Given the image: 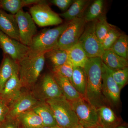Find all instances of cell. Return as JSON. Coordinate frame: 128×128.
<instances>
[{
    "mask_svg": "<svg viewBox=\"0 0 128 128\" xmlns=\"http://www.w3.org/2000/svg\"><path fill=\"white\" fill-rule=\"evenodd\" d=\"M74 66L68 60L64 64L52 69V72L57 73L68 78L71 82Z\"/></svg>",
    "mask_w": 128,
    "mask_h": 128,
    "instance_id": "32",
    "label": "cell"
},
{
    "mask_svg": "<svg viewBox=\"0 0 128 128\" xmlns=\"http://www.w3.org/2000/svg\"><path fill=\"white\" fill-rule=\"evenodd\" d=\"M0 47L3 51V54L8 56L18 63L28 55L29 51L28 47L8 36L1 31Z\"/></svg>",
    "mask_w": 128,
    "mask_h": 128,
    "instance_id": "11",
    "label": "cell"
},
{
    "mask_svg": "<svg viewBox=\"0 0 128 128\" xmlns=\"http://www.w3.org/2000/svg\"><path fill=\"white\" fill-rule=\"evenodd\" d=\"M95 21L86 23L78 42L82 46L88 58H101L105 51L95 33Z\"/></svg>",
    "mask_w": 128,
    "mask_h": 128,
    "instance_id": "7",
    "label": "cell"
},
{
    "mask_svg": "<svg viewBox=\"0 0 128 128\" xmlns=\"http://www.w3.org/2000/svg\"><path fill=\"white\" fill-rule=\"evenodd\" d=\"M0 31L8 36L20 41L18 25L15 15L8 14L0 8Z\"/></svg>",
    "mask_w": 128,
    "mask_h": 128,
    "instance_id": "15",
    "label": "cell"
},
{
    "mask_svg": "<svg viewBox=\"0 0 128 128\" xmlns=\"http://www.w3.org/2000/svg\"><path fill=\"white\" fill-rule=\"evenodd\" d=\"M89 1L86 0H74L68 9L60 14L59 16L67 22L83 17L84 12L89 6Z\"/></svg>",
    "mask_w": 128,
    "mask_h": 128,
    "instance_id": "20",
    "label": "cell"
},
{
    "mask_svg": "<svg viewBox=\"0 0 128 128\" xmlns=\"http://www.w3.org/2000/svg\"><path fill=\"white\" fill-rule=\"evenodd\" d=\"M31 91L38 101H46L63 96L52 73L44 74Z\"/></svg>",
    "mask_w": 128,
    "mask_h": 128,
    "instance_id": "5",
    "label": "cell"
},
{
    "mask_svg": "<svg viewBox=\"0 0 128 128\" xmlns=\"http://www.w3.org/2000/svg\"><path fill=\"white\" fill-rule=\"evenodd\" d=\"M29 12L35 24L39 26L58 25L63 23L59 15L53 11L46 1L42 0L33 5Z\"/></svg>",
    "mask_w": 128,
    "mask_h": 128,
    "instance_id": "6",
    "label": "cell"
},
{
    "mask_svg": "<svg viewBox=\"0 0 128 128\" xmlns=\"http://www.w3.org/2000/svg\"><path fill=\"white\" fill-rule=\"evenodd\" d=\"M122 33L116 28L112 25L102 43L104 50H110Z\"/></svg>",
    "mask_w": 128,
    "mask_h": 128,
    "instance_id": "31",
    "label": "cell"
},
{
    "mask_svg": "<svg viewBox=\"0 0 128 128\" xmlns=\"http://www.w3.org/2000/svg\"><path fill=\"white\" fill-rule=\"evenodd\" d=\"M71 82L76 90L84 97L86 86V76L84 68L74 66Z\"/></svg>",
    "mask_w": 128,
    "mask_h": 128,
    "instance_id": "25",
    "label": "cell"
},
{
    "mask_svg": "<svg viewBox=\"0 0 128 128\" xmlns=\"http://www.w3.org/2000/svg\"><path fill=\"white\" fill-rule=\"evenodd\" d=\"M18 68V63L15 62L8 56L3 54V59L0 65V93L6 82Z\"/></svg>",
    "mask_w": 128,
    "mask_h": 128,
    "instance_id": "19",
    "label": "cell"
},
{
    "mask_svg": "<svg viewBox=\"0 0 128 128\" xmlns=\"http://www.w3.org/2000/svg\"><path fill=\"white\" fill-rule=\"evenodd\" d=\"M116 128H127V126L126 125L121 124L118 126Z\"/></svg>",
    "mask_w": 128,
    "mask_h": 128,
    "instance_id": "36",
    "label": "cell"
},
{
    "mask_svg": "<svg viewBox=\"0 0 128 128\" xmlns=\"http://www.w3.org/2000/svg\"><path fill=\"white\" fill-rule=\"evenodd\" d=\"M69 22L52 28L43 29L34 37L28 55L36 56L55 49L60 36L68 25Z\"/></svg>",
    "mask_w": 128,
    "mask_h": 128,
    "instance_id": "3",
    "label": "cell"
},
{
    "mask_svg": "<svg viewBox=\"0 0 128 128\" xmlns=\"http://www.w3.org/2000/svg\"><path fill=\"white\" fill-rule=\"evenodd\" d=\"M44 54L27 55L18 62V74L24 89L32 91L38 80L45 64Z\"/></svg>",
    "mask_w": 128,
    "mask_h": 128,
    "instance_id": "2",
    "label": "cell"
},
{
    "mask_svg": "<svg viewBox=\"0 0 128 128\" xmlns=\"http://www.w3.org/2000/svg\"><path fill=\"white\" fill-rule=\"evenodd\" d=\"M74 1L73 0H52L50 2L57 6L62 11L65 12L68 9Z\"/></svg>",
    "mask_w": 128,
    "mask_h": 128,
    "instance_id": "34",
    "label": "cell"
},
{
    "mask_svg": "<svg viewBox=\"0 0 128 128\" xmlns=\"http://www.w3.org/2000/svg\"><path fill=\"white\" fill-rule=\"evenodd\" d=\"M86 23L83 17L69 22L67 27L60 36L56 48L66 50L77 44Z\"/></svg>",
    "mask_w": 128,
    "mask_h": 128,
    "instance_id": "9",
    "label": "cell"
},
{
    "mask_svg": "<svg viewBox=\"0 0 128 128\" xmlns=\"http://www.w3.org/2000/svg\"><path fill=\"white\" fill-rule=\"evenodd\" d=\"M102 128L98 124L96 126H93V127H91V128Z\"/></svg>",
    "mask_w": 128,
    "mask_h": 128,
    "instance_id": "38",
    "label": "cell"
},
{
    "mask_svg": "<svg viewBox=\"0 0 128 128\" xmlns=\"http://www.w3.org/2000/svg\"><path fill=\"white\" fill-rule=\"evenodd\" d=\"M73 128H84V127H82V126L80 124H78L77 125L73 127Z\"/></svg>",
    "mask_w": 128,
    "mask_h": 128,
    "instance_id": "37",
    "label": "cell"
},
{
    "mask_svg": "<svg viewBox=\"0 0 128 128\" xmlns=\"http://www.w3.org/2000/svg\"><path fill=\"white\" fill-rule=\"evenodd\" d=\"M102 61L100 57L89 58L84 67L86 77V94L84 96L96 109L106 105L102 93Z\"/></svg>",
    "mask_w": 128,
    "mask_h": 128,
    "instance_id": "1",
    "label": "cell"
},
{
    "mask_svg": "<svg viewBox=\"0 0 128 128\" xmlns=\"http://www.w3.org/2000/svg\"><path fill=\"white\" fill-rule=\"evenodd\" d=\"M117 55L128 60V37L122 33L110 48Z\"/></svg>",
    "mask_w": 128,
    "mask_h": 128,
    "instance_id": "28",
    "label": "cell"
},
{
    "mask_svg": "<svg viewBox=\"0 0 128 128\" xmlns=\"http://www.w3.org/2000/svg\"><path fill=\"white\" fill-rule=\"evenodd\" d=\"M68 60L74 66L84 68L88 59L84 50L79 43L66 50Z\"/></svg>",
    "mask_w": 128,
    "mask_h": 128,
    "instance_id": "23",
    "label": "cell"
},
{
    "mask_svg": "<svg viewBox=\"0 0 128 128\" xmlns=\"http://www.w3.org/2000/svg\"><path fill=\"white\" fill-rule=\"evenodd\" d=\"M112 26V25L108 22L106 16L104 14L95 21V33L101 44Z\"/></svg>",
    "mask_w": 128,
    "mask_h": 128,
    "instance_id": "29",
    "label": "cell"
},
{
    "mask_svg": "<svg viewBox=\"0 0 128 128\" xmlns=\"http://www.w3.org/2000/svg\"><path fill=\"white\" fill-rule=\"evenodd\" d=\"M9 110V106L0 98V122L4 120Z\"/></svg>",
    "mask_w": 128,
    "mask_h": 128,
    "instance_id": "35",
    "label": "cell"
},
{
    "mask_svg": "<svg viewBox=\"0 0 128 128\" xmlns=\"http://www.w3.org/2000/svg\"><path fill=\"white\" fill-rule=\"evenodd\" d=\"M41 0H0V8L16 15L22 8L41 2Z\"/></svg>",
    "mask_w": 128,
    "mask_h": 128,
    "instance_id": "24",
    "label": "cell"
},
{
    "mask_svg": "<svg viewBox=\"0 0 128 128\" xmlns=\"http://www.w3.org/2000/svg\"><path fill=\"white\" fill-rule=\"evenodd\" d=\"M41 128H60L59 127H45V126H44V127H42Z\"/></svg>",
    "mask_w": 128,
    "mask_h": 128,
    "instance_id": "39",
    "label": "cell"
},
{
    "mask_svg": "<svg viewBox=\"0 0 128 128\" xmlns=\"http://www.w3.org/2000/svg\"><path fill=\"white\" fill-rule=\"evenodd\" d=\"M32 109L41 118L44 126L58 127L57 126L52 111L46 101H38Z\"/></svg>",
    "mask_w": 128,
    "mask_h": 128,
    "instance_id": "17",
    "label": "cell"
},
{
    "mask_svg": "<svg viewBox=\"0 0 128 128\" xmlns=\"http://www.w3.org/2000/svg\"><path fill=\"white\" fill-rule=\"evenodd\" d=\"M104 1L102 0H96L92 3L86 12L84 19L86 23L93 22L103 15Z\"/></svg>",
    "mask_w": 128,
    "mask_h": 128,
    "instance_id": "27",
    "label": "cell"
},
{
    "mask_svg": "<svg viewBox=\"0 0 128 128\" xmlns=\"http://www.w3.org/2000/svg\"><path fill=\"white\" fill-rule=\"evenodd\" d=\"M70 102L78 118L79 124L82 127L88 128L98 124L96 108L84 97Z\"/></svg>",
    "mask_w": 128,
    "mask_h": 128,
    "instance_id": "8",
    "label": "cell"
},
{
    "mask_svg": "<svg viewBox=\"0 0 128 128\" xmlns=\"http://www.w3.org/2000/svg\"><path fill=\"white\" fill-rule=\"evenodd\" d=\"M101 58L102 63L112 70L128 67V60L117 55L110 50H105Z\"/></svg>",
    "mask_w": 128,
    "mask_h": 128,
    "instance_id": "21",
    "label": "cell"
},
{
    "mask_svg": "<svg viewBox=\"0 0 128 128\" xmlns=\"http://www.w3.org/2000/svg\"><path fill=\"white\" fill-rule=\"evenodd\" d=\"M102 93L105 100L112 105H118L121 90L114 81L110 70L102 62Z\"/></svg>",
    "mask_w": 128,
    "mask_h": 128,
    "instance_id": "12",
    "label": "cell"
},
{
    "mask_svg": "<svg viewBox=\"0 0 128 128\" xmlns=\"http://www.w3.org/2000/svg\"><path fill=\"white\" fill-rule=\"evenodd\" d=\"M16 118L21 128H41L44 127L41 118L32 109L24 112Z\"/></svg>",
    "mask_w": 128,
    "mask_h": 128,
    "instance_id": "22",
    "label": "cell"
},
{
    "mask_svg": "<svg viewBox=\"0 0 128 128\" xmlns=\"http://www.w3.org/2000/svg\"><path fill=\"white\" fill-rule=\"evenodd\" d=\"M97 110L98 124L102 128H116L121 124V118L107 105L101 106Z\"/></svg>",
    "mask_w": 128,
    "mask_h": 128,
    "instance_id": "16",
    "label": "cell"
},
{
    "mask_svg": "<svg viewBox=\"0 0 128 128\" xmlns=\"http://www.w3.org/2000/svg\"><path fill=\"white\" fill-rule=\"evenodd\" d=\"M45 59L50 61L53 69L64 64L68 60V53L66 50L55 48L46 52L44 54Z\"/></svg>",
    "mask_w": 128,
    "mask_h": 128,
    "instance_id": "26",
    "label": "cell"
},
{
    "mask_svg": "<svg viewBox=\"0 0 128 128\" xmlns=\"http://www.w3.org/2000/svg\"><path fill=\"white\" fill-rule=\"evenodd\" d=\"M15 16L18 25L20 42L29 47L34 37L37 34L36 24L30 14L22 9Z\"/></svg>",
    "mask_w": 128,
    "mask_h": 128,
    "instance_id": "10",
    "label": "cell"
},
{
    "mask_svg": "<svg viewBox=\"0 0 128 128\" xmlns=\"http://www.w3.org/2000/svg\"><path fill=\"white\" fill-rule=\"evenodd\" d=\"M52 74L60 88L63 96L68 100L72 102L83 97L73 87L68 78L57 73L52 72Z\"/></svg>",
    "mask_w": 128,
    "mask_h": 128,
    "instance_id": "18",
    "label": "cell"
},
{
    "mask_svg": "<svg viewBox=\"0 0 128 128\" xmlns=\"http://www.w3.org/2000/svg\"><path fill=\"white\" fill-rule=\"evenodd\" d=\"M38 101L31 91L22 88L19 96L9 105L6 118H16L24 112L32 109Z\"/></svg>",
    "mask_w": 128,
    "mask_h": 128,
    "instance_id": "13",
    "label": "cell"
},
{
    "mask_svg": "<svg viewBox=\"0 0 128 128\" xmlns=\"http://www.w3.org/2000/svg\"><path fill=\"white\" fill-rule=\"evenodd\" d=\"M46 102L51 108L60 128H73L79 124L70 102L64 96Z\"/></svg>",
    "mask_w": 128,
    "mask_h": 128,
    "instance_id": "4",
    "label": "cell"
},
{
    "mask_svg": "<svg viewBox=\"0 0 128 128\" xmlns=\"http://www.w3.org/2000/svg\"><path fill=\"white\" fill-rule=\"evenodd\" d=\"M0 128H21L16 118H6L0 122Z\"/></svg>",
    "mask_w": 128,
    "mask_h": 128,
    "instance_id": "33",
    "label": "cell"
},
{
    "mask_svg": "<svg viewBox=\"0 0 128 128\" xmlns=\"http://www.w3.org/2000/svg\"><path fill=\"white\" fill-rule=\"evenodd\" d=\"M22 88L18 74V68L6 82L0 93V98L9 106L19 96Z\"/></svg>",
    "mask_w": 128,
    "mask_h": 128,
    "instance_id": "14",
    "label": "cell"
},
{
    "mask_svg": "<svg viewBox=\"0 0 128 128\" xmlns=\"http://www.w3.org/2000/svg\"><path fill=\"white\" fill-rule=\"evenodd\" d=\"M109 70L113 79L121 90L128 82V67L116 70Z\"/></svg>",
    "mask_w": 128,
    "mask_h": 128,
    "instance_id": "30",
    "label": "cell"
}]
</instances>
